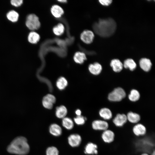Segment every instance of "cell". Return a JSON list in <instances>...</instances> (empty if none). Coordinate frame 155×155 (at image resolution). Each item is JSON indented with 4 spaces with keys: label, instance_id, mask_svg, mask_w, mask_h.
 <instances>
[{
    "label": "cell",
    "instance_id": "1",
    "mask_svg": "<svg viewBox=\"0 0 155 155\" xmlns=\"http://www.w3.org/2000/svg\"><path fill=\"white\" fill-rule=\"evenodd\" d=\"M93 28L95 32L101 36H110L114 33L116 28L115 21L112 18L100 19L95 23Z\"/></svg>",
    "mask_w": 155,
    "mask_h": 155
},
{
    "label": "cell",
    "instance_id": "2",
    "mask_svg": "<svg viewBox=\"0 0 155 155\" xmlns=\"http://www.w3.org/2000/svg\"><path fill=\"white\" fill-rule=\"evenodd\" d=\"M7 150L11 153L25 155L29 152L30 147L27 139L24 137L19 136L12 141L8 146Z\"/></svg>",
    "mask_w": 155,
    "mask_h": 155
},
{
    "label": "cell",
    "instance_id": "3",
    "mask_svg": "<svg viewBox=\"0 0 155 155\" xmlns=\"http://www.w3.org/2000/svg\"><path fill=\"white\" fill-rule=\"evenodd\" d=\"M126 96V93L124 90L121 87H117L109 94L108 98L112 102H119Z\"/></svg>",
    "mask_w": 155,
    "mask_h": 155
},
{
    "label": "cell",
    "instance_id": "4",
    "mask_svg": "<svg viewBox=\"0 0 155 155\" xmlns=\"http://www.w3.org/2000/svg\"><path fill=\"white\" fill-rule=\"evenodd\" d=\"M26 24L29 29L33 31L38 29L40 26L38 18L34 14H30L27 16Z\"/></svg>",
    "mask_w": 155,
    "mask_h": 155
},
{
    "label": "cell",
    "instance_id": "5",
    "mask_svg": "<svg viewBox=\"0 0 155 155\" xmlns=\"http://www.w3.org/2000/svg\"><path fill=\"white\" fill-rule=\"evenodd\" d=\"M132 132L135 137H139L145 136L148 132V130L145 125L139 123L133 126Z\"/></svg>",
    "mask_w": 155,
    "mask_h": 155
},
{
    "label": "cell",
    "instance_id": "6",
    "mask_svg": "<svg viewBox=\"0 0 155 155\" xmlns=\"http://www.w3.org/2000/svg\"><path fill=\"white\" fill-rule=\"evenodd\" d=\"M92 129L96 131L102 132L109 129V124L107 121L100 119L93 121L91 124Z\"/></svg>",
    "mask_w": 155,
    "mask_h": 155
},
{
    "label": "cell",
    "instance_id": "7",
    "mask_svg": "<svg viewBox=\"0 0 155 155\" xmlns=\"http://www.w3.org/2000/svg\"><path fill=\"white\" fill-rule=\"evenodd\" d=\"M115 136V132L109 129L102 131L100 135L102 141L108 144H111L114 142Z\"/></svg>",
    "mask_w": 155,
    "mask_h": 155
},
{
    "label": "cell",
    "instance_id": "8",
    "mask_svg": "<svg viewBox=\"0 0 155 155\" xmlns=\"http://www.w3.org/2000/svg\"><path fill=\"white\" fill-rule=\"evenodd\" d=\"M127 120L126 115L124 114L118 113L112 120V122L116 127L121 128L126 124Z\"/></svg>",
    "mask_w": 155,
    "mask_h": 155
},
{
    "label": "cell",
    "instance_id": "9",
    "mask_svg": "<svg viewBox=\"0 0 155 155\" xmlns=\"http://www.w3.org/2000/svg\"><path fill=\"white\" fill-rule=\"evenodd\" d=\"M56 101V98L53 95L48 94L43 97L42 104L45 108L49 109H51Z\"/></svg>",
    "mask_w": 155,
    "mask_h": 155
},
{
    "label": "cell",
    "instance_id": "10",
    "mask_svg": "<svg viewBox=\"0 0 155 155\" xmlns=\"http://www.w3.org/2000/svg\"><path fill=\"white\" fill-rule=\"evenodd\" d=\"M84 153L88 155H97L99 154L98 145L92 142H89L86 145Z\"/></svg>",
    "mask_w": 155,
    "mask_h": 155
},
{
    "label": "cell",
    "instance_id": "11",
    "mask_svg": "<svg viewBox=\"0 0 155 155\" xmlns=\"http://www.w3.org/2000/svg\"><path fill=\"white\" fill-rule=\"evenodd\" d=\"M82 141L80 135L78 134L70 135L68 138V142L70 146L73 147H77L80 144Z\"/></svg>",
    "mask_w": 155,
    "mask_h": 155
},
{
    "label": "cell",
    "instance_id": "12",
    "mask_svg": "<svg viewBox=\"0 0 155 155\" xmlns=\"http://www.w3.org/2000/svg\"><path fill=\"white\" fill-rule=\"evenodd\" d=\"M80 37L81 40L84 42L89 44L92 42L94 37V34L91 31L86 30L82 33Z\"/></svg>",
    "mask_w": 155,
    "mask_h": 155
},
{
    "label": "cell",
    "instance_id": "13",
    "mask_svg": "<svg viewBox=\"0 0 155 155\" xmlns=\"http://www.w3.org/2000/svg\"><path fill=\"white\" fill-rule=\"evenodd\" d=\"M126 115L127 121L133 125L139 123L141 120V116L137 113L130 111Z\"/></svg>",
    "mask_w": 155,
    "mask_h": 155
},
{
    "label": "cell",
    "instance_id": "14",
    "mask_svg": "<svg viewBox=\"0 0 155 155\" xmlns=\"http://www.w3.org/2000/svg\"><path fill=\"white\" fill-rule=\"evenodd\" d=\"M99 114L103 120L106 121L110 120L113 117V114L111 111L107 108L101 109L99 111Z\"/></svg>",
    "mask_w": 155,
    "mask_h": 155
},
{
    "label": "cell",
    "instance_id": "15",
    "mask_svg": "<svg viewBox=\"0 0 155 155\" xmlns=\"http://www.w3.org/2000/svg\"><path fill=\"white\" fill-rule=\"evenodd\" d=\"M88 70L90 72L94 75L99 74L102 70V65L98 62L90 64L88 67Z\"/></svg>",
    "mask_w": 155,
    "mask_h": 155
},
{
    "label": "cell",
    "instance_id": "16",
    "mask_svg": "<svg viewBox=\"0 0 155 155\" xmlns=\"http://www.w3.org/2000/svg\"><path fill=\"white\" fill-rule=\"evenodd\" d=\"M140 68L146 72L149 71L151 69L152 63L150 60L146 58H142L139 61Z\"/></svg>",
    "mask_w": 155,
    "mask_h": 155
},
{
    "label": "cell",
    "instance_id": "17",
    "mask_svg": "<svg viewBox=\"0 0 155 155\" xmlns=\"http://www.w3.org/2000/svg\"><path fill=\"white\" fill-rule=\"evenodd\" d=\"M110 65L112 67L113 70L116 73L121 71L123 67V64L119 60L117 59L112 60L110 63Z\"/></svg>",
    "mask_w": 155,
    "mask_h": 155
},
{
    "label": "cell",
    "instance_id": "18",
    "mask_svg": "<svg viewBox=\"0 0 155 155\" xmlns=\"http://www.w3.org/2000/svg\"><path fill=\"white\" fill-rule=\"evenodd\" d=\"M49 132L52 135L59 136L62 133V129L61 127L56 123L51 124L49 127Z\"/></svg>",
    "mask_w": 155,
    "mask_h": 155
},
{
    "label": "cell",
    "instance_id": "19",
    "mask_svg": "<svg viewBox=\"0 0 155 155\" xmlns=\"http://www.w3.org/2000/svg\"><path fill=\"white\" fill-rule=\"evenodd\" d=\"M51 11L52 15L57 18L61 17L64 13L63 10L61 7L57 5L52 7Z\"/></svg>",
    "mask_w": 155,
    "mask_h": 155
},
{
    "label": "cell",
    "instance_id": "20",
    "mask_svg": "<svg viewBox=\"0 0 155 155\" xmlns=\"http://www.w3.org/2000/svg\"><path fill=\"white\" fill-rule=\"evenodd\" d=\"M67 113L66 107L63 105H61L56 108L55 115L59 119H63L65 117Z\"/></svg>",
    "mask_w": 155,
    "mask_h": 155
},
{
    "label": "cell",
    "instance_id": "21",
    "mask_svg": "<svg viewBox=\"0 0 155 155\" xmlns=\"http://www.w3.org/2000/svg\"><path fill=\"white\" fill-rule=\"evenodd\" d=\"M86 59V55L84 53L78 51L75 53L73 56L75 62L78 64L83 63Z\"/></svg>",
    "mask_w": 155,
    "mask_h": 155
},
{
    "label": "cell",
    "instance_id": "22",
    "mask_svg": "<svg viewBox=\"0 0 155 155\" xmlns=\"http://www.w3.org/2000/svg\"><path fill=\"white\" fill-rule=\"evenodd\" d=\"M123 65V67L125 68L128 69L131 71L134 70L137 67L135 62L131 59H128L125 60Z\"/></svg>",
    "mask_w": 155,
    "mask_h": 155
},
{
    "label": "cell",
    "instance_id": "23",
    "mask_svg": "<svg viewBox=\"0 0 155 155\" xmlns=\"http://www.w3.org/2000/svg\"><path fill=\"white\" fill-rule=\"evenodd\" d=\"M40 37L39 35L34 31L31 32L28 36V41L32 44H36L39 40Z\"/></svg>",
    "mask_w": 155,
    "mask_h": 155
},
{
    "label": "cell",
    "instance_id": "24",
    "mask_svg": "<svg viewBox=\"0 0 155 155\" xmlns=\"http://www.w3.org/2000/svg\"><path fill=\"white\" fill-rule=\"evenodd\" d=\"M62 125L68 130L72 129L74 127V123L71 119L68 117H65L62 119Z\"/></svg>",
    "mask_w": 155,
    "mask_h": 155
},
{
    "label": "cell",
    "instance_id": "25",
    "mask_svg": "<svg viewBox=\"0 0 155 155\" xmlns=\"http://www.w3.org/2000/svg\"><path fill=\"white\" fill-rule=\"evenodd\" d=\"M68 84V82L67 80L64 77H61L59 78L57 80L56 85L57 88L60 90L64 89Z\"/></svg>",
    "mask_w": 155,
    "mask_h": 155
},
{
    "label": "cell",
    "instance_id": "26",
    "mask_svg": "<svg viewBox=\"0 0 155 155\" xmlns=\"http://www.w3.org/2000/svg\"><path fill=\"white\" fill-rule=\"evenodd\" d=\"M128 98L132 102H136L138 100L140 97V94L138 91L135 89L132 90L128 95Z\"/></svg>",
    "mask_w": 155,
    "mask_h": 155
},
{
    "label": "cell",
    "instance_id": "27",
    "mask_svg": "<svg viewBox=\"0 0 155 155\" xmlns=\"http://www.w3.org/2000/svg\"><path fill=\"white\" fill-rule=\"evenodd\" d=\"M7 18L10 21L15 22L18 20L19 15L18 12L14 10L9 11L7 14Z\"/></svg>",
    "mask_w": 155,
    "mask_h": 155
},
{
    "label": "cell",
    "instance_id": "28",
    "mask_svg": "<svg viewBox=\"0 0 155 155\" xmlns=\"http://www.w3.org/2000/svg\"><path fill=\"white\" fill-rule=\"evenodd\" d=\"M64 30L65 27L61 23L55 26L53 29L54 34L57 36H60L62 34Z\"/></svg>",
    "mask_w": 155,
    "mask_h": 155
},
{
    "label": "cell",
    "instance_id": "29",
    "mask_svg": "<svg viewBox=\"0 0 155 155\" xmlns=\"http://www.w3.org/2000/svg\"><path fill=\"white\" fill-rule=\"evenodd\" d=\"M46 155H59V151L55 147L52 146L49 147L46 150Z\"/></svg>",
    "mask_w": 155,
    "mask_h": 155
},
{
    "label": "cell",
    "instance_id": "30",
    "mask_svg": "<svg viewBox=\"0 0 155 155\" xmlns=\"http://www.w3.org/2000/svg\"><path fill=\"white\" fill-rule=\"evenodd\" d=\"M74 121L75 123L78 125H82L84 124L86 121L84 117L81 115L77 116L74 118Z\"/></svg>",
    "mask_w": 155,
    "mask_h": 155
},
{
    "label": "cell",
    "instance_id": "31",
    "mask_svg": "<svg viewBox=\"0 0 155 155\" xmlns=\"http://www.w3.org/2000/svg\"><path fill=\"white\" fill-rule=\"evenodd\" d=\"M22 0H12L11 1V4L15 7H18L21 5L23 3Z\"/></svg>",
    "mask_w": 155,
    "mask_h": 155
},
{
    "label": "cell",
    "instance_id": "32",
    "mask_svg": "<svg viewBox=\"0 0 155 155\" xmlns=\"http://www.w3.org/2000/svg\"><path fill=\"white\" fill-rule=\"evenodd\" d=\"M99 1L102 5L105 6L109 5L112 2L111 0H100Z\"/></svg>",
    "mask_w": 155,
    "mask_h": 155
},
{
    "label": "cell",
    "instance_id": "33",
    "mask_svg": "<svg viewBox=\"0 0 155 155\" xmlns=\"http://www.w3.org/2000/svg\"><path fill=\"white\" fill-rule=\"evenodd\" d=\"M143 142V143H142V144H141L142 145V146H139V147H140L141 146V147H140V148L139 149H140L141 148V147H142H142L143 146H144V152H146V153H147L146 152V149L145 148V146H146L145 145V144L147 143L148 142H146V143H144V142H143V141H142ZM138 147L137 148V149L136 150H137V149L139 148ZM142 148H141V150H142Z\"/></svg>",
    "mask_w": 155,
    "mask_h": 155
},
{
    "label": "cell",
    "instance_id": "34",
    "mask_svg": "<svg viewBox=\"0 0 155 155\" xmlns=\"http://www.w3.org/2000/svg\"><path fill=\"white\" fill-rule=\"evenodd\" d=\"M75 113L77 115V116L81 115V111L79 109H77L75 111Z\"/></svg>",
    "mask_w": 155,
    "mask_h": 155
},
{
    "label": "cell",
    "instance_id": "35",
    "mask_svg": "<svg viewBox=\"0 0 155 155\" xmlns=\"http://www.w3.org/2000/svg\"><path fill=\"white\" fill-rule=\"evenodd\" d=\"M140 155H150V154L146 153V152H144L141 153Z\"/></svg>",
    "mask_w": 155,
    "mask_h": 155
},
{
    "label": "cell",
    "instance_id": "36",
    "mask_svg": "<svg viewBox=\"0 0 155 155\" xmlns=\"http://www.w3.org/2000/svg\"><path fill=\"white\" fill-rule=\"evenodd\" d=\"M150 155H155V150H154L150 154Z\"/></svg>",
    "mask_w": 155,
    "mask_h": 155
},
{
    "label": "cell",
    "instance_id": "37",
    "mask_svg": "<svg viewBox=\"0 0 155 155\" xmlns=\"http://www.w3.org/2000/svg\"><path fill=\"white\" fill-rule=\"evenodd\" d=\"M58 1H59V2H62V3H65V2H66V0H58Z\"/></svg>",
    "mask_w": 155,
    "mask_h": 155
}]
</instances>
